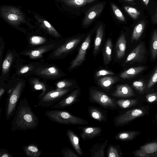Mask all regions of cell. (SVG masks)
<instances>
[{
  "label": "cell",
  "instance_id": "obj_38",
  "mask_svg": "<svg viewBox=\"0 0 157 157\" xmlns=\"http://www.w3.org/2000/svg\"><path fill=\"white\" fill-rule=\"evenodd\" d=\"M46 41V39L44 37L34 36L30 38V43L33 45H38L44 43Z\"/></svg>",
  "mask_w": 157,
  "mask_h": 157
},
{
  "label": "cell",
  "instance_id": "obj_32",
  "mask_svg": "<svg viewBox=\"0 0 157 157\" xmlns=\"http://www.w3.org/2000/svg\"><path fill=\"white\" fill-rule=\"evenodd\" d=\"M117 105L122 108L125 109L136 105L137 103V99H119L117 101Z\"/></svg>",
  "mask_w": 157,
  "mask_h": 157
},
{
  "label": "cell",
  "instance_id": "obj_46",
  "mask_svg": "<svg viewBox=\"0 0 157 157\" xmlns=\"http://www.w3.org/2000/svg\"><path fill=\"white\" fill-rule=\"evenodd\" d=\"M6 89L5 88L3 87H1L0 88V100H1L3 94L5 92Z\"/></svg>",
  "mask_w": 157,
  "mask_h": 157
},
{
  "label": "cell",
  "instance_id": "obj_45",
  "mask_svg": "<svg viewBox=\"0 0 157 157\" xmlns=\"http://www.w3.org/2000/svg\"><path fill=\"white\" fill-rule=\"evenodd\" d=\"M30 68V67L29 66H25L21 69L20 71V73L22 74L25 73L29 70Z\"/></svg>",
  "mask_w": 157,
  "mask_h": 157
},
{
  "label": "cell",
  "instance_id": "obj_14",
  "mask_svg": "<svg viewBox=\"0 0 157 157\" xmlns=\"http://www.w3.org/2000/svg\"><path fill=\"white\" fill-rule=\"evenodd\" d=\"M80 136L83 141L90 140L101 135L102 129L99 127H83Z\"/></svg>",
  "mask_w": 157,
  "mask_h": 157
},
{
  "label": "cell",
  "instance_id": "obj_47",
  "mask_svg": "<svg viewBox=\"0 0 157 157\" xmlns=\"http://www.w3.org/2000/svg\"><path fill=\"white\" fill-rule=\"evenodd\" d=\"M149 1V0H143L144 4L146 6H147L148 5Z\"/></svg>",
  "mask_w": 157,
  "mask_h": 157
},
{
  "label": "cell",
  "instance_id": "obj_31",
  "mask_svg": "<svg viewBox=\"0 0 157 157\" xmlns=\"http://www.w3.org/2000/svg\"><path fill=\"white\" fill-rule=\"evenodd\" d=\"M94 0H62L67 5L73 7H79L91 3Z\"/></svg>",
  "mask_w": 157,
  "mask_h": 157
},
{
  "label": "cell",
  "instance_id": "obj_39",
  "mask_svg": "<svg viewBox=\"0 0 157 157\" xmlns=\"http://www.w3.org/2000/svg\"><path fill=\"white\" fill-rule=\"evenodd\" d=\"M132 86L140 93H142L145 88V85L144 83L141 80L134 81L132 83Z\"/></svg>",
  "mask_w": 157,
  "mask_h": 157
},
{
  "label": "cell",
  "instance_id": "obj_13",
  "mask_svg": "<svg viewBox=\"0 0 157 157\" xmlns=\"http://www.w3.org/2000/svg\"><path fill=\"white\" fill-rule=\"evenodd\" d=\"M79 92V90H74L69 95L51 106L52 109H63L69 107L76 101Z\"/></svg>",
  "mask_w": 157,
  "mask_h": 157
},
{
  "label": "cell",
  "instance_id": "obj_25",
  "mask_svg": "<svg viewBox=\"0 0 157 157\" xmlns=\"http://www.w3.org/2000/svg\"><path fill=\"white\" fill-rule=\"evenodd\" d=\"M112 43L110 39L107 40L103 50L104 63L108 64L111 60Z\"/></svg>",
  "mask_w": 157,
  "mask_h": 157
},
{
  "label": "cell",
  "instance_id": "obj_28",
  "mask_svg": "<svg viewBox=\"0 0 157 157\" xmlns=\"http://www.w3.org/2000/svg\"><path fill=\"white\" fill-rule=\"evenodd\" d=\"M103 36V29L101 25L98 28L94 43V53L95 54L98 51L100 47Z\"/></svg>",
  "mask_w": 157,
  "mask_h": 157
},
{
  "label": "cell",
  "instance_id": "obj_44",
  "mask_svg": "<svg viewBox=\"0 0 157 157\" xmlns=\"http://www.w3.org/2000/svg\"><path fill=\"white\" fill-rule=\"evenodd\" d=\"M13 155L9 153V151L6 149H0V157H13Z\"/></svg>",
  "mask_w": 157,
  "mask_h": 157
},
{
  "label": "cell",
  "instance_id": "obj_41",
  "mask_svg": "<svg viewBox=\"0 0 157 157\" xmlns=\"http://www.w3.org/2000/svg\"><path fill=\"white\" fill-rule=\"evenodd\" d=\"M157 82V68L151 77L147 86V88L149 89L153 86Z\"/></svg>",
  "mask_w": 157,
  "mask_h": 157
},
{
  "label": "cell",
  "instance_id": "obj_29",
  "mask_svg": "<svg viewBox=\"0 0 157 157\" xmlns=\"http://www.w3.org/2000/svg\"><path fill=\"white\" fill-rule=\"evenodd\" d=\"M120 145H109L107 149V156L108 157H121L122 153Z\"/></svg>",
  "mask_w": 157,
  "mask_h": 157
},
{
  "label": "cell",
  "instance_id": "obj_17",
  "mask_svg": "<svg viewBox=\"0 0 157 157\" xmlns=\"http://www.w3.org/2000/svg\"><path fill=\"white\" fill-rule=\"evenodd\" d=\"M88 113L92 118L99 122L107 121L105 113L99 108L94 106H90L88 108Z\"/></svg>",
  "mask_w": 157,
  "mask_h": 157
},
{
  "label": "cell",
  "instance_id": "obj_24",
  "mask_svg": "<svg viewBox=\"0 0 157 157\" xmlns=\"http://www.w3.org/2000/svg\"><path fill=\"white\" fill-rule=\"evenodd\" d=\"M145 67L140 66L132 67L121 73L120 77L123 79L129 78H132L143 71Z\"/></svg>",
  "mask_w": 157,
  "mask_h": 157
},
{
  "label": "cell",
  "instance_id": "obj_8",
  "mask_svg": "<svg viewBox=\"0 0 157 157\" xmlns=\"http://www.w3.org/2000/svg\"><path fill=\"white\" fill-rule=\"evenodd\" d=\"M80 40V39L79 38L73 39L57 46V48L50 55V57L54 59L59 58L75 48L79 43Z\"/></svg>",
  "mask_w": 157,
  "mask_h": 157
},
{
  "label": "cell",
  "instance_id": "obj_5",
  "mask_svg": "<svg viewBox=\"0 0 157 157\" xmlns=\"http://www.w3.org/2000/svg\"><path fill=\"white\" fill-rule=\"evenodd\" d=\"M1 14L10 24L17 26L25 21L24 15L18 8L11 6H4L0 9Z\"/></svg>",
  "mask_w": 157,
  "mask_h": 157
},
{
  "label": "cell",
  "instance_id": "obj_26",
  "mask_svg": "<svg viewBox=\"0 0 157 157\" xmlns=\"http://www.w3.org/2000/svg\"><path fill=\"white\" fill-rule=\"evenodd\" d=\"M56 45L52 44L44 46L40 48H38L32 50L28 53V55L32 58H37L39 57L43 53L47 51L54 48Z\"/></svg>",
  "mask_w": 157,
  "mask_h": 157
},
{
  "label": "cell",
  "instance_id": "obj_19",
  "mask_svg": "<svg viewBox=\"0 0 157 157\" xmlns=\"http://www.w3.org/2000/svg\"><path fill=\"white\" fill-rule=\"evenodd\" d=\"M35 18L40 23L41 27L49 34L56 37H59L61 36L47 20L39 17L37 15L35 16Z\"/></svg>",
  "mask_w": 157,
  "mask_h": 157
},
{
  "label": "cell",
  "instance_id": "obj_2",
  "mask_svg": "<svg viewBox=\"0 0 157 157\" xmlns=\"http://www.w3.org/2000/svg\"><path fill=\"white\" fill-rule=\"evenodd\" d=\"M45 114L51 121L58 124L84 125L89 123L87 121L63 110H48L45 112Z\"/></svg>",
  "mask_w": 157,
  "mask_h": 157
},
{
  "label": "cell",
  "instance_id": "obj_34",
  "mask_svg": "<svg viewBox=\"0 0 157 157\" xmlns=\"http://www.w3.org/2000/svg\"><path fill=\"white\" fill-rule=\"evenodd\" d=\"M13 58V55L11 53L8 54L6 56L2 65V71L3 74H5L9 69L12 62Z\"/></svg>",
  "mask_w": 157,
  "mask_h": 157
},
{
  "label": "cell",
  "instance_id": "obj_10",
  "mask_svg": "<svg viewBox=\"0 0 157 157\" xmlns=\"http://www.w3.org/2000/svg\"><path fill=\"white\" fill-rule=\"evenodd\" d=\"M90 41V36L89 35L82 44L77 56L71 62L70 69H72L79 66L85 61L86 54Z\"/></svg>",
  "mask_w": 157,
  "mask_h": 157
},
{
  "label": "cell",
  "instance_id": "obj_23",
  "mask_svg": "<svg viewBox=\"0 0 157 157\" xmlns=\"http://www.w3.org/2000/svg\"><path fill=\"white\" fill-rule=\"evenodd\" d=\"M140 132L136 131H126L119 132L115 136L117 140L127 141L131 140L136 137Z\"/></svg>",
  "mask_w": 157,
  "mask_h": 157
},
{
  "label": "cell",
  "instance_id": "obj_12",
  "mask_svg": "<svg viewBox=\"0 0 157 157\" xmlns=\"http://www.w3.org/2000/svg\"><path fill=\"white\" fill-rule=\"evenodd\" d=\"M104 6V4L101 3L96 4L90 8L86 14L83 21V25L86 26L91 23L101 12Z\"/></svg>",
  "mask_w": 157,
  "mask_h": 157
},
{
  "label": "cell",
  "instance_id": "obj_1",
  "mask_svg": "<svg viewBox=\"0 0 157 157\" xmlns=\"http://www.w3.org/2000/svg\"><path fill=\"white\" fill-rule=\"evenodd\" d=\"M39 124L37 117L33 111L25 98L21 99L17 106L11 122V130L25 131L36 128Z\"/></svg>",
  "mask_w": 157,
  "mask_h": 157
},
{
  "label": "cell",
  "instance_id": "obj_22",
  "mask_svg": "<svg viewBox=\"0 0 157 157\" xmlns=\"http://www.w3.org/2000/svg\"><path fill=\"white\" fill-rule=\"evenodd\" d=\"M119 80V78L117 76H105L99 79L98 81V84L103 89L107 90Z\"/></svg>",
  "mask_w": 157,
  "mask_h": 157
},
{
  "label": "cell",
  "instance_id": "obj_43",
  "mask_svg": "<svg viewBox=\"0 0 157 157\" xmlns=\"http://www.w3.org/2000/svg\"><path fill=\"white\" fill-rule=\"evenodd\" d=\"M146 99L149 103H152L157 101V92L147 95Z\"/></svg>",
  "mask_w": 157,
  "mask_h": 157
},
{
  "label": "cell",
  "instance_id": "obj_4",
  "mask_svg": "<svg viewBox=\"0 0 157 157\" xmlns=\"http://www.w3.org/2000/svg\"><path fill=\"white\" fill-rule=\"evenodd\" d=\"M70 91L68 88L52 90L38 99V105L43 107H51L65 98Z\"/></svg>",
  "mask_w": 157,
  "mask_h": 157
},
{
  "label": "cell",
  "instance_id": "obj_6",
  "mask_svg": "<svg viewBox=\"0 0 157 157\" xmlns=\"http://www.w3.org/2000/svg\"><path fill=\"white\" fill-rule=\"evenodd\" d=\"M90 101L98 104L105 108L114 110L117 108L115 100L105 93L95 89H91L89 93Z\"/></svg>",
  "mask_w": 157,
  "mask_h": 157
},
{
  "label": "cell",
  "instance_id": "obj_33",
  "mask_svg": "<svg viewBox=\"0 0 157 157\" xmlns=\"http://www.w3.org/2000/svg\"><path fill=\"white\" fill-rule=\"evenodd\" d=\"M151 50L152 58L155 59L157 56V31L156 30L154 31L152 35Z\"/></svg>",
  "mask_w": 157,
  "mask_h": 157
},
{
  "label": "cell",
  "instance_id": "obj_36",
  "mask_svg": "<svg viewBox=\"0 0 157 157\" xmlns=\"http://www.w3.org/2000/svg\"><path fill=\"white\" fill-rule=\"evenodd\" d=\"M111 6L113 13L116 17L121 21H125L124 17L120 9L113 3H111Z\"/></svg>",
  "mask_w": 157,
  "mask_h": 157
},
{
  "label": "cell",
  "instance_id": "obj_3",
  "mask_svg": "<svg viewBox=\"0 0 157 157\" xmlns=\"http://www.w3.org/2000/svg\"><path fill=\"white\" fill-rule=\"evenodd\" d=\"M24 86L22 82H19L11 90L6 99L5 109V116L8 120L13 117L17 108V105L21 96Z\"/></svg>",
  "mask_w": 157,
  "mask_h": 157
},
{
  "label": "cell",
  "instance_id": "obj_11",
  "mask_svg": "<svg viewBox=\"0 0 157 157\" xmlns=\"http://www.w3.org/2000/svg\"><path fill=\"white\" fill-rule=\"evenodd\" d=\"M146 52L145 46L143 43H141L137 46L127 56L125 63L130 61L141 62L144 59Z\"/></svg>",
  "mask_w": 157,
  "mask_h": 157
},
{
  "label": "cell",
  "instance_id": "obj_9",
  "mask_svg": "<svg viewBox=\"0 0 157 157\" xmlns=\"http://www.w3.org/2000/svg\"><path fill=\"white\" fill-rule=\"evenodd\" d=\"M135 156L157 157V141L148 143L140 146L133 152Z\"/></svg>",
  "mask_w": 157,
  "mask_h": 157
},
{
  "label": "cell",
  "instance_id": "obj_20",
  "mask_svg": "<svg viewBox=\"0 0 157 157\" xmlns=\"http://www.w3.org/2000/svg\"><path fill=\"white\" fill-rule=\"evenodd\" d=\"M126 44L125 36L123 33L118 38L115 47L116 57L118 59H121L124 55Z\"/></svg>",
  "mask_w": 157,
  "mask_h": 157
},
{
  "label": "cell",
  "instance_id": "obj_18",
  "mask_svg": "<svg viewBox=\"0 0 157 157\" xmlns=\"http://www.w3.org/2000/svg\"><path fill=\"white\" fill-rule=\"evenodd\" d=\"M108 141L106 140L101 143H98L93 146L90 149L91 157H104L105 150L108 144Z\"/></svg>",
  "mask_w": 157,
  "mask_h": 157
},
{
  "label": "cell",
  "instance_id": "obj_27",
  "mask_svg": "<svg viewBox=\"0 0 157 157\" xmlns=\"http://www.w3.org/2000/svg\"><path fill=\"white\" fill-rule=\"evenodd\" d=\"M145 26V22L144 21L139 22L135 27L132 37V41H137L142 35Z\"/></svg>",
  "mask_w": 157,
  "mask_h": 157
},
{
  "label": "cell",
  "instance_id": "obj_42",
  "mask_svg": "<svg viewBox=\"0 0 157 157\" xmlns=\"http://www.w3.org/2000/svg\"><path fill=\"white\" fill-rule=\"evenodd\" d=\"M115 73L112 71L105 70H101L97 72L96 76L99 77L108 75H113Z\"/></svg>",
  "mask_w": 157,
  "mask_h": 157
},
{
  "label": "cell",
  "instance_id": "obj_49",
  "mask_svg": "<svg viewBox=\"0 0 157 157\" xmlns=\"http://www.w3.org/2000/svg\"><path fill=\"white\" fill-rule=\"evenodd\" d=\"M126 1H133L134 0H125Z\"/></svg>",
  "mask_w": 157,
  "mask_h": 157
},
{
  "label": "cell",
  "instance_id": "obj_21",
  "mask_svg": "<svg viewBox=\"0 0 157 157\" xmlns=\"http://www.w3.org/2000/svg\"><path fill=\"white\" fill-rule=\"evenodd\" d=\"M22 149L25 155L28 157H39L42 153V151L38 148V145L33 143L23 146Z\"/></svg>",
  "mask_w": 157,
  "mask_h": 157
},
{
  "label": "cell",
  "instance_id": "obj_40",
  "mask_svg": "<svg viewBox=\"0 0 157 157\" xmlns=\"http://www.w3.org/2000/svg\"><path fill=\"white\" fill-rule=\"evenodd\" d=\"M72 83L69 81H63L58 82L56 84V90H60L67 88L72 85Z\"/></svg>",
  "mask_w": 157,
  "mask_h": 157
},
{
  "label": "cell",
  "instance_id": "obj_15",
  "mask_svg": "<svg viewBox=\"0 0 157 157\" xmlns=\"http://www.w3.org/2000/svg\"><path fill=\"white\" fill-rule=\"evenodd\" d=\"M111 95L116 98H126L133 96L134 94L132 88L125 84L117 85L116 90Z\"/></svg>",
  "mask_w": 157,
  "mask_h": 157
},
{
  "label": "cell",
  "instance_id": "obj_37",
  "mask_svg": "<svg viewBox=\"0 0 157 157\" xmlns=\"http://www.w3.org/2000/svg\"><path fill=\"white\" fill-rule=\"evenodd\" d=\"M61 153L63 157H79V155L77 154L71 149L65 147L62 148Z\"/></svg>",
  "mask_w": 157,
  "mask_h": 157
},
{
  "label": "cell",
  "instance_id": "obj_30",
  "mask_svg": "<svg viewBox=\"0 0 157 157\" xmlns=\"http://www.w3.org/2000/svg\"><path fill=\"white\" fill-rule=\"evenodd\" d=\"M59 73V70L55 67L45 68L41 70L40 72V75L47 77H56Z\"/></svg>",
  "mask_w": 157,
  "mask_h": 157
},
{
  "label": "cell",
  "instance_id": "obj_7",
  "mask_svg": "<svg viewBox=\"0 0 157 157\" xmlns=\"http://www.w3.org/2000/svg\"><path fill=\"white\" fill-rule=\"evenodd\" d=\"M146 113L144 108H139L127 111L116 117L114 120L115 125L116 127L125 125L134 119L144 116Z\"/></svg>",
  "mask_w": 157,
  "mask_h": 157
},
{
  "label": "cell",
  "instance_id": "obj_16",
  "mask_svg": "<svg viewBox=\"0 0 157 157\" xmlns=\"http://www.w3.org/2000/svg\"><path fill=\"white\" fill-rule=\"evenodd\" d=\"M66 134L70 142L78 155L80 156L82 155L83 152L80 147L78 137L74 132L70 129L67 130Z\"/></svg>",
  "mask_w": 157,
  "mask_h": 157
},
{
  "label": "cell",
  "instance_id": "obj_48",
  "mask_svg": "<svg viewBox=\"0 0 157 157\" xmlns=\"http://www.w3.org/2000/svg\"><path fill=\"white\" fill-rule=\"evenodd\" d=\"M155 15V17H157V8H156V14Z\"/></svg>",
  "mask_w": 157,
  "mask_h": 157
},
{
  "label": "cell",
  "instance_id": "obj_35",
  "mask_svg": "<svg viewBox=\"0 0 157 157\" xmlns=\"http://www.w3.org/2000/svg\"><path fill=\"white\" fill-rule=\"evenodd\" d=\"M124 8L127 13L133 19H137L140 13L134 8L129 6H124Z\"/></svg>",
  "mask_w": 157,
  "mask_h": 157
}]
</instances>
